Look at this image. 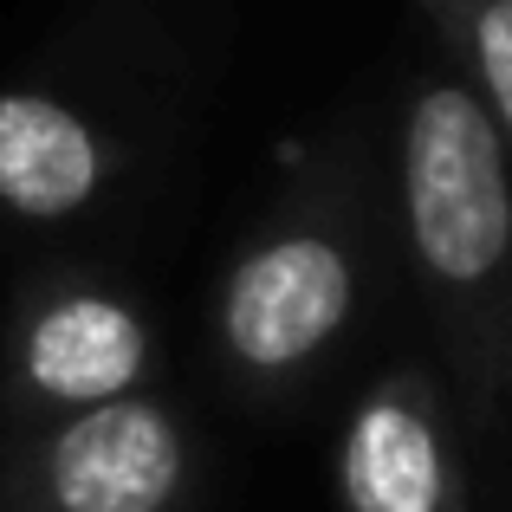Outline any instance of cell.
Masks as SVG:
<instances>
[{
    "instance_id": "cell-1",
    "label": "cell",
    "mask_w": 512,
    "mask_h": 512,
    "mask_svg": "<svg viewBox=\"0 0 512 512\" xmlns=\"http://www.w3.org/2000/svg\"><path fill=\"white\" fill-rule=\"evenodd\" d=\"M396 195L467 422L493 435L512 402V150L454 72L422 78L402 104Z\"/></svg>"
},
{
    "instance_id": "cell-2",
    "label": "cell",
    "mask_w": 512,
    "mask_h": 512,
    "mask_svg": "<svg viewBox=\"0 0 512 512\" xmlns=\"http://www.w3.org/2000/svg\"><path fill=\"white\" fill-rule=\"evenodd\" d=\"M363 312V240L331 201H286L247 234L214 292V350L240 396L299 389Z\"/></svg>"
},
{
    "instance_id": "cell-3",
    "label": "cell",
    "mask_w": 512,
    "mask_h": 512,
    "mask_svg": "<svg viewBox=\"0 0 512 512\" xmlns=\"http://www.w3.org/2000/svg\"><path fill=\"white\" fill-rule=\"evenodd\" d=\"M201 448L156 389L13 428L0 512H188Z\"/></svg>"
},
{
    "instance_id": "cell-4",
    "label": "cell",
    "mask_w": 512,
    "mask_h": 512,
    "mask_svg": "<svg viewBox=\"0 0 512 512\" xmlns=\"http://www.w3.org/2000/svg\"><path fill=\"white\" fill-rule=\"evenodd\" d=\"M163 370L156 318L124 286L91 273H52L20 292L7 325L0 409L13 428L137 396Z\"/></svg>"
},
{
    "instance_id": "cell-5",
    "label": "cell",
    "mask_w": 512,
    "mask_h": 512,
    "mask_svg": "<svg viewBox=\"0 0 512 512\" xmlns=\"http://www.w3.org/2000/svg\"><path fill=\"white\" fill-rule=\"evenodd\" d=\"M338 512H474V474L448 389L428 363H389L350 402L331 448Z\"/></svg>"
},
{
    "instance_id": "cell-6",
    "label": "cell",
    "mask_w": 512,
    "mask_h": 512,
    "mask_svg": "<svg viewBox=\"0 0 512 512\" xmlns=\"http://www.w3.org/2000/svg\"><path fill=\"white\" fill-rule=\"evenodd\" d=\"M117 150L78 104L39 85L0 91V208L13 221H72L111 188Z\"/></svg>"
},
{
    "instance_id": "cell-7",
    "label": "cell",
    "mask_w": 512,
    "mask_h": 512,
    "mask_svg": "<svg viewBox=\"0 0 512 512\" xmlns=\"http://www.w3.org/2000/svg\"><path fill=\"white\" fill-rule=\"evenodd\" d=\"M415 7L435 26L448 72L480 98L512 150V0H415Z\"/></svg>"
}]
</instances>
